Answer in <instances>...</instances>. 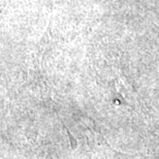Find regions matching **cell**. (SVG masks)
Here are the masks:
<instances>
[{"mask_svg": "<svg viewBox=\"0 0 159 159\" xmlns=\"http://www.w3.org/2000/svg\"><path fill=\"white\" fill-rule=\"evenodd\" d=\"M63 126H64V128L66 129V132H67V135H68V138H69V139H70V144H71V147H72V149H75V146H77V143H75V139H74V136L71 135V133H70V131L67 129V127H66L64 124H63Z\"/></svg>", "mask_w": 159, "mask_h": 159, "instance_id": "6da1fadb", "label": "cell"}]
</instances>
